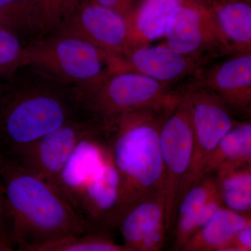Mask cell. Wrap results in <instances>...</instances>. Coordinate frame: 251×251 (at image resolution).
<instances>
[{
	"label": "cell",
	"mask_w": 251,
	"mask_h": 251,
	"mask_svg": "<svg viewBox=\"0 0 251 251\" xmlns=\"http://www.w3.org/2000/svg\"><path fill=\"white\" fill-rule=\"evenodd\" d=\"M181 90L137 73L115 72L92 87L75 91L82 110L108 133L121 117L168 103Z\"/></svg>",
	"instance_id": "5"
},
{
	"label": "cell",
	"mask_w": 251,
	"mask_h": 251,
	"mask_svg": "<svg viewBox=\"0 0 251 251\" xmlns=\"http://www.w3.org/2000/svg\"><path fill=\"white\" fill-rule=\"evenodd\" d=\"M246 1H247L248 2H250L251 3V0H246Z\"/></svg>",
	"instance_id": "33"
},
{
	"label": "cell",
	"mask_w": 251,
	"mask_h": 251,
	"mask_svg": "<svg viewBox=\"0 0 251 251\" xmlns=\"http://www.w3.org/2000/svg\"><path fill=\"white\" fill-rule=\"evenodd\" d=\"M165 44L175 52L206 63L231 53L209 10L204 5L181 0L170 21Z\"/></svg>",
	"instance_id": "10"
},
{
	"label": "cell",
	"mask_w": 251,
	"mask_h": 251,
	"mask_svg": "<svg viewBox=\"0 0 251 251\" xmlns=\"http://www.w3.org/2000/svg\"><path fill=\"white\" fill-rule=\"evenodd\" d=\"M164 191L130 207L122 216L120 226L124 245L128 251H137L142 239L165 221Z\"/></svg>",
	"instance_id": "17"
},
{
	"label": "cell",
	"mask_w": 251,
	"mask_h": 251,
	"mask_svg": "<svg viewBox=\"0 0 251 251\" xmlns=\"http://www.w3.org/2000/svg\"><path fill=\"white\" fill-rule=\"evenodd\" d=\"M82 0H38L36 25L44 29L57 28Z\"/></svg>",
	"instance_id": "25"
},
{
	"label": "cell",
	"mask_w": 251,
	"mask_h": 251,
	"mask_svg": "<svg viewBox=\"0 0 251 251\" xmlns=\"http://www.w3.org/2000/svg\"><path fill=\"white\" fill-rule=\"evenodd\" d=\"M38 0H0V27L18 34L36 25Z\"/></svg>",
	"instance_id": "21"
},
{
	"label": "cell",
	"mask_w": 251,
	"mask_h": 251,
	"mask_svg": "<svg viewBox=\"0 0 251 251\" xmlns=\"http://www.w3.org/2000/svg\"><path fill=\"white\" fill-rule=\"evenodd\" d=\"M113 58L76 36L55 35L25 47L23 67L30 66L75 90L98 83L111 74Z\"/></svg>",
	"instance_id": "6"
},
{
	"label": "cell",
	"mask_w": 251,
	"mask_h": 251,
	"mask_svg": "<svg viewBox=\"0 0 251 251\" xmlns=\"http://www.w3.org/2000/svg\"><path fill=\"white\" fill-rule=\"evenodd\" d=\"M0 238L14 244L12 220L5 195L4 186L0 178Z\"/></svg>",
	"instance_id": "26"
},
{
	"label": "cell",
	"mask_w": 251,
	"mask_h": 251,
	"mask_svg": "<svg viewBox=\"0 0 251 251\" xmlns=\"http://www.w3.org/2000/svg\"><path fill=\"white\" fill-rule=\"evenodd\" d=\"M3 88H4V86L0 85V95H1V92H2Z\"/></svg>",
	"instance_id": "32"
},
{
	"label": "cell",
	"mask_w": 251,
	"mask_h": 251,
	"mask_svg": "<svg viewBox=\"0 0 251 251\" xmlns=\"http://www.w3.org/2000/svg\"><path fill=\"white\" fill-rule=\"evenodd\" d=\"M218 193L215 176H203L186 191L179 201L176 219L199 211Z\"/></svg>",
	"instance_id": "23"
},
{
	"label": "cell",
	"mask_w": 251,
	"mask_h": 251,
	"mask_svg": "<svg viewBox=\"0 0 251 251\" xmlns=\"http://www.w3.org/2000/svg\"><path fill=\"white\" fill-rule=\"evenodd\" d=\"M201 64L175 52L165 44L138 46L119 58H114L112 73L134 72L175 87L196 77Z\"/></svg>",
	"instance_id": "13"
},
{
	"label": "cell",
	"mask_w": 251,
	"mask_h": 251,
	"mask_svg": "<svg viewBox=\"0 0 251 251\" xmlns=\"http://www.w3.org/2000/svg\"><path fill=\"white\" fill-rule=\"evenodd\" d=\"M31 251H128L115 242L108 233L87 232L56 239L38 246Z\"/></svg>",
	"instance_id": "20"
},
{
	"label": "cell",
	"mask_w": 251,
	"mask_h": 251,
	"mask_svg": "<svg viewBox=\"0 0 251 251\" xmlns=\"http://www.w3.org/2000/svg\"><path fill=\"white\" fill-rule=\"evenodd\" d=\"M96 4L100 5L116 11L126 18L133 14L134 7V0H91Z\"/></svg>",
	"instance_id": "28"
},
{
	"label": "cell",
	"mask_w": 251,
	"mask_h": 251,
	"mask_svg": "<svg viewBox=\"0 0 251 251\" xmlns=\"http://www.w3.org/2000/svg\"><path fill=\"white\" fill-rule=\"evenodd\" d=\"M251 225V215L220 207L209 221L188 239L181 251H226L235 234Z\"/></svg>",
	"instance_id": "15"
},
{
	"label": "cell",
	"mask_w": 251,
	"mask_h": 251,
	"mask_svg": "<svg viewBox=\"0 0 251 251\" xmlns=\"http://www.w3.org/2000/svg\"><path fill=\"white\" fill-rule=\"evenodd\" d=\"M24 51L18 34L0 27V78H9L23 67Z\"/></svg>",
	"instance_id": "24"
},
{
	"label": "cell",
	"mask_w": 251,
	"mask_h": 251,
	"mask_svg": "<svg viewBox=\"0 0 251 251\" xmlns=\"http://www.w3.org/2000/svg\"><path fill=\"white\" fill-rule=\"evenodd\" d=\"M223 205L219 193L211 198L202 209L175 220V250H181L188 239L202 228Z\"/></svg>",
	"instance_id": "22"
},
{
	"label": "cell",
	"mask_w": 251,
	"mask_h": 251,
	"mask_svg": "<svg viewBox=\"0 0 251 251\" xmlns=\"http://www.w3.org/2000/svg\"><path fill=\"white\" fill-rule=\"evenodd\" d=\"M181 96L168 103L121 117L107 133L121 181L120 222L130 207L163 191L160 134L163 122Z\"/></svg>",
	"instance_id": "2"
},
{
	"label": "cell",
	"mask_w": 251,
	"mask_h": 251,
	"mask_svg": "<svg viewBox=\"0 0 251 251\" xmlns=\"http://www.w3.org/2000/svg\"><path fill=\"white\" fill-rule=\"evenodd\" d=\"M214 175L223 205L251 215V165L221 170Z\"/></svg>",
	"instance_id": "19"
},
{
	"label": "cell",
	"mask_w": 251,
	"mask_h": 251,
	"mask_svg": "<svg viewBox=\"0 0 251 251\" xmlns=\"http://www.w3.org/2000/svg\"><path fill=\"white\" fill-rule=\"evenodd\" d=\"M102 133L105 132L100 125L82 110L58 128L8 156L54 186L77 145L90 135Z\"/></svg>",
	"instance_id": "9"
},
{
	"label": "cell",
	"mask_w": 251,
	"mask_h": 251,
	"mask_svg": "<svg viewBox=\"0 0 251 251\" xmlns=\"http://www.w3.org/2000/svg\"><path fill=\"white\" fill-rule=\"evenodd\" d=\"M14 244L6 239L0 238V251H14Z\"/></svg>",
	"instance_id": "30"
},
{
	"label": "cell",
	"mask_w": 251,
	"mask_h": 251,
	"mask_svg": "<svg viewBox=\"0 0 251 251\" xmlns=\"http://www.w3.org/2000/svg\"><path fill=\"white\" fill-rule=\"evenodd\" d=\"M231 52H251V7L246 0H211L206 6Z\"/></svg>",
	"instance_id": "14"
},
{
	"label": "cell",
	"mask_w": 251,
	"mask_h": 251,
	"mask_svg": "<svg viewBox=\"0 0 251 251\" xmlns=\"http://www.w3.org/2000/svg\"><path fill=\"white\" fill-rule=\"evenodd\" d=\"M166 222H162L142 239L137 251H161L164 244L166 232Z\"/></svg>",
	"instance_id": "27"
},
{
	"label": "cell",
	"mask_w": 251,
	"mask_h": 251,
	"mask_svg": "<svg viewBox=\"0 0 251 251\" xmlns=\"http://www.w3.org/2000/svg\"><path fill=\"white\" fill-rule=\"evenodd\" d=\"M191 1H196V2L200 3V4L206 6L211 2V0H191Z\"/></svg>",
	"instance_id": "31"
},
{
	"label": "cell",
	"mask_w": 251,
	"mask_h": 251,
	"mask_svg": "<svg viewBox=\"0 0 251 251\" xmlns=\"http://www.w3.org/2000/svg\"><path fill=\"white\" fill-rule=\"evenodd\" d=\"M57 29L87 41L112 58L122 57L137 47L128 20L91 0H82Z\"/></svg>",
	"instance_id": "11"
},
{
	"label": "cell",
	"mask_w": 251,
	"mask_h": 251,
	"mask_svg": "<svg viewBox=\"0 0 251 251\" xmlns=\"http://www.w3.org/2000/svg\"><path fill=\"white\" fill-rule=\"evenodd\" d=\"M54 186L89 232L108 233L118 226L121 181L103 133L77 145Z\"/></svg>",
	"instance_id": "3"
},
{
	"label": "cell",
	"mask_w": 251,
	"mask_h": 251,
	"mask_svg": "<svg viewBox=\"0 0 251 251\" xmlns=\"http://www.w3.org/2000/svg\"><path fill=\"white\" fill-rule=\"evenodd\" d=\"M193 80L216 94L231 112L250 115L251 52H231L212 59L201 67Z\"/></svg>",
	"instance_id": "12"
},
{
	"label": "cell",
	"mask_w": 251,
	"mask_h": 251,
	"mask_svg": "<svg viewBox=\"0 0 251 251\" xmlns=\"http://www.w3.org/2000/svg\"><path fill=\"white\" fill-rule=\"evenodd\" d=\"M160 143L164 172L165 221L168 230L174 226L180 186L187 174L193 156L191 104L184 87L179 101L163 122Z\"/></svg>",
	"instance_id": "7"
},
{
	"label": "cell",
	"mask_w": 251,
	"mask_h": 251,
	"mask_svg": "<svg viewBox=\"0 0 251 251\" xmlns=\"http://www.w3.org/2000/svg\"><path fill=\"white\" fill-rule=\"evenodd\" d=\"M251 251V225L243 227L234 236L233 241L226 251Z\"/></svg>",
	"instance_id": "29"
},
{
	"label": "cell",
	"mask_w": 251,
	"mask_h": 251,
	"mask_svg": "<svg viewBox=\"0 0 251 251\" xmlns=\"http://www.w3.org/2000/svg\"><path fill=\"white\" fill-rule=\"evenodd\" d=\"M181 0H144L127 18L137 47L164 37L172 16Z\"/></svg>",
	"instance_id": "18"
},
{
	"label": "cell",
	"mask_w": 251,
	"mask_h": 251,
	"mask_svg": "<svg viewBox=\"0 0 251 251\" xmlns=\"http://www.w3.org/2000/svg\"><path fill=\"white\" fill-rule=\"evenodd\" d=\"M247 165H251V124L237 122L206 160L202 177L221 170Z\"/></svg>",
	"instance_id": "16"
},
{
	"label": "cell",
	"mask_w": 251,
	"mask_h": 251,
	"mask_svg": "<svg viewBox=\"0 0 251 251\" xmlns=\"http://www.w3.org/2000/svg\"><path fill=\"white\" fill-rule=\"evenodd\" d=\"M81 110L74 88L59 82L4 86L0 95V152L12 156Z\"/></svg>",
	"instance_id": "4"
},
{
	"label": "cell",
	"mask_w": 251,
	"mask_h": 251,
	"mask_svg": "<svg viewBox=\"0 0 251 251\" xmlns=\"http://www.w3.org/2000/svg\"><path fill=\"white\" fill-rule=\"evenodd\" d=\"M0 178L18 251L89 232L58 188L1 152Z\"/></svg>",
	"instance_id": "1"
},
{
	"label": "cell",
	"mask_w": 251,
	"mask_h": 251,
	"mask_svg": "<svg viewBox=\"0 0 251 251\" xmlns=\"http://www.w3.org/2000/svg\"></svg>",
	"instance_id": "34"
},
{
	"label": "cell",
	"mask_w": 251,
	"mask_h": 251,
	"mask_svg": "<svg viewBox=\"0 0 251 251\" xmlns=\"http://www.w3.org/2000/svg\"><path fill=\"white\" fill-rule=\"evenodd\" d=\"M185 90L191 104L193 151L191 166L180 186L178 204L186 191L202 177L206 160L237 122L226 103L211 91L195 82L187 84Z\"/></svg>",
	"instance_id": "8"
}]
</instances>
